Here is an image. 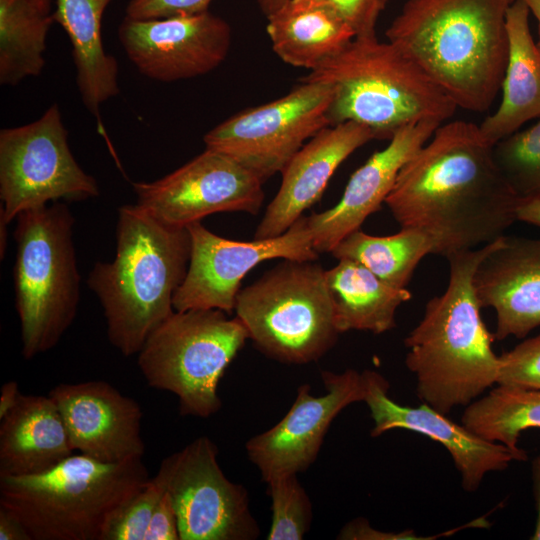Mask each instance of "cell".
I'll use <instances>...</instances> for the list:
<instances>
[{
  "label": "cell",
  "mask_w": 540,
  "mask_h": 540,
  "mask_svg": "<svg viewBox=\"0 0 540 540\" xmlns=\"http://www.w3.org/2000/svg\"><path fill=\"white\" fill-rule=\"evenodd\" d=\"M494 145L473 122H444L398 173L385 204L401 228L429 237L433 254L479 248L517 221L520 196Z\"/></svg>",
  "instance_id": "6da1fadb"
},
{
  "label": "cell",
  "mask_w": 540,
  "mask_h": 540,
  "mask_svg": "<svg viewBox=\"0 0 540 540\" xmlns=\"http://www.w3.org/2000/svg\"><path fill=\"white\" fill-rule=\"evenodd\" d=\"M515 0H407L386 30L458 108L486 112L508 60L507 12Z\"/></svg>",
  "instance_id": "7a4b0ae2"
},
{
  "label": "cell",
  "mask_w": 540,
  "mask_h": 540,
  "mask_svg": "<svg viewBox=\"0 0 540 540\" xmlns=\"http://www.w3.org/2000/svg\"><path fill=\"white\" fill-rule=\"evenodd\" d=\"M500 238L447 257L445 291L427 302L422 319L404 339L405 364L416 378L417 396L446 415L496 384L499 356L481 316L474 275Z\"/></svg>",
  "instance_id": "3957f363"
},
{
  "label": "cell",
  "mask_w": 540,
  "mask_h": 540,
  "mask_svg": "<svg viewBox=\"0 0 540 540\" xmlns=\"http://www.w3.org/2000/svg\"><path fill=\"white\" fill-rule=\"evenodd\" d=\"M190 255L187 227L163 223L137 204L119 207L115 257L97 262L87 285L103 308L108 339L122 355L138 354L174 312Z\"/></svg>",
  "instance_id": "277c9868"
},
{
  "label": "cell",
  "mask_w": 540,
  "mask_h": 540,
  "mask_svg": "<svg viewBox=\"0 0 540 540\" xmlns=\"http://www.w3.org/2000/svg\"><path fill=\"white\" fill-rule=\"evenodd\" d=\"M301 81L333 87L330 125L356 122L368 127L376 140H390L419 122L442 124L458 108L415 61L377 36L354 37Z\"/></svg>",
  "instance_id": "5b68a950"
},
{
  "label": "cell",
  "mask_w": 540,
  "mask_h": 540,
  "mask_svg": "<svg viewBox=\"0 0 540 540\" xmlns=\"http://www.w3.org/2000/svg\"><path fill=\"white\" fill-rule=\"evenodd\" d=\"M149 479L142 458L107 463L77 453L40 474L0 476V506L32 540H101L113 514Z\"/></svg>",
  "instance_id": "8992f818"
},
{
  "label": "cell",
  "mask_w": 540,
  "mask_h": 540,
  "mask_svg": "<svg viewBox=\"0 0 540 540\" xmlns=\"http://www.w3.org/2000/svg\"><path fill=\"white\" fill-rule=\"evenodd\" d=\"M13 267L15 305L23 357L55 347L73 323L80 301V274L73 242L75 219L54 202L16 217Z\"/></svg>",
  "instance_id": "52a82bcc"
},
{
  "label": "cell",
  "mask_w": 540,
  "mask_h": 540,
  "mask_svg": "<svg viewBox=\"0 0 540 540\" xmlns=\"http://www.w3.org/2000/svg\"><path fill=\"white\" fill-rule=\"evenodd\" d=\"M234 310L255 347L282 363L317 361L341 334L317 260L283 259L240 289Z\"/></svg>",
  "instance_id": "ba28073f"
},
{
  "label": "cell",
  "mask_w": 540,
  "mask_h": 540,
  "mask_svg": "<svg viewBox=\"0 0 540 540\" xmlns=\"http://www.w3.org/2000/svg\"><path fill=\"white\" fill-rule=\"evenodd\" d=\"M227 315L219 309L174 311L138 352L147 384L175 394L182 416L207 418L221 408L219 382L249 339L242 321Z\"/></svg>",
  "instance_id": "9c48e42d"
},
{
  "label": "cell",
  "mask_w": 540,
  "mask_h": 540,
  "mask_svg": "<svg viewBox=\"0 0 540 540\" xmlns=\"http://www.w3.org/2000/svg\"><path fill=\"white\" fill-rule=\"evenodd\" d=\"M96 179L74 158L60 108L37 120L0 131V219L9 224L23 211L99 196Z\"/></svg>",
  "instance_id": "30bf717a"
},
{
  "label": "cell",
  "mask_w": 540,
  "mask_h": 540,
  "mask_svg": "<svg viewBox=\"0 0 540 540\" xmlns=\"http://www.w3.org/2000/svg\"><path fill=\"white\" fill-rule=\"evenodd\" d=\"M332 98L330 84L301 81L285 96L221 122L203 141L206 148L233 158L265 182L281 173L306 141L330 125Z\"/></svg>",
  "instance_id": "8fae6325"
},
{
  "label": "cell",
  "mask_w": 540,
  "mask_h": 540,
  "mask_svg": "<svg viewBox=\"0 0 540 540\" xmlns=\"http://www.w3.org/2000/svg\"><path fill=\"white\" fill-rule=\"evenodd\" d=\"M206 436L163 459L158 473L174 505L180 540H253L259 527L244 486L231 482Z\"/></svg>",
  "instance_id": "7c38bea8"
},
{
  "label": "cell",
  "mask_w": 540,
  "mask_h": 540,
  "mask_svg": "<svg viewBox=\"0 0 540 540\" xmlns=\"http://www.w3.org/2000/svg\"><path fill=\"white\" fill-rule=\"evenodd\" d=\"M191 255L186 276L173 298L174 311L219 309L231 314L245 275L270 259L317 260L307 216L285 233L267 239L234 241L208 230L201 221L187 226Z\"/></svg>",
  "instance_id": "4fadbf2b"
},
{
  "label": "cell",
  "mask_w": 540,
  "mask_h": 540,
  "mask_svg": "<svg viewBox=\"0 0 540 540\" xmlns=\"http://www.w3.org/2000/svg\"><path fill=\"white\" fill-rule=\"evenodd\" d=\"M263 181L233 158L206 148L189 162L150 182H133L136 204L163 223L187 227L219 212L256 215Z\"/></svg>",
  "instance_id": "5bb4252c"
},
{
  "label": "cell",
  "mask_w": 540,
  "mask_h": 540,
  "mask_svg": "<svg viewBox=\"0 0 540 540\" xmlns=\"http://www.w3.org/2000/svg\"><path fill=\"white\" fill-rule=\"evenodd\" d=\"M118 38L142 75L175 82L208 74L220 66L228 56L232 33L223 18L205 11L159 19L125 16Z\"/></svg>",
  "instance_id": "9a60e30c"
},
{
  "label": "cell",
  "mask_w": 540,
  "mask_h": 540,
  "mask_svg": "<svg viewBox=\"0 0 540 540\" xmlns=\"http://www.w3.org/2000/svg\"><path fill=\"white\" fill-rule=\"evenodd\" d=\"M321 377L326 394L313 396L310 385H300L286 415L272 428L247 441L248 458L263 481L306 471L316 460L335 417L348 405L364 400L362 372L323 371Z\"/></svg>",
  "instance_id": "2e32d148"
},
{
  "label": "cell",
  "mask_w": 540,
  "mask_h": 540,
  "mask_svg": "<svg viewBox=\"0 0 540 540\" xmlns=\"http://www.w3.org/2000/svg\"><path fill=\"white\" fill-rule=\"evenodd\" d=\"M365 396L374 426L371 436L377 437L393 429L413 431L440 443L450 454L460 475L461 487L474 492L491 472L507 469L512 462L525 461V450L510 448L478 436L462 423L450 420L431 406H403L392 400L389 382L373 370L362 372Z\"/></svg>",
  "instance_id": "e0dca14e"
},
{
  "label": "cell",
  "mask_w": 540,
  "mask_h": 540,
  "mask_svg": "<svg viewBox=\"0 0 540 540\" xmlns=\"http://www.w3.org/2000/svg\"><path fill=\"white\" fill-rule=\"evenodd\" d=\"M48 396L62 416L74 451L107 463L143 457L142 409L110 383H60Z\"/></svg>",
  "instance_id": "ac0fdd59"
},
{
  "label": "cell",
  "mask_w": 540,
  "mask_h": 540,
  "mask_svg": "<svg viewBox=\"0 0 540 540\" xmlns=\"http://www.w3.org/2000/svg\"><path fill=\"white\" fill-rule=\"evenodd\" d=\"M436 122L403 127L382 150L375 152L350 177L339 202L332 208L307 216L313 248L320 254L331 250L381 208L404 164L430 139Z\"/></svg>",
  "instance_id": "d6986e66"
},
{
  "label": "cell",
  "mask_w": 540,
  "mask_h": 540,
  "mask_svg": "<svg viewBox=\"0 0 540 540\" xmlns=\"http://www.w3.org/2000/svg\"><path fill=\"white\" fill-rule=\"evenodd\" d=\"M373 139L368 127L352 121L329 125L309 139L282 170L279 191L267 206L254 239L285 233L321 198L337 168Z\"/></svg>",
  "instance_id": "ffe728a7"
},
{
  "label": "cell",
  "mask_w": 540,
  "mask_h": 540,
  "mask_svg": "<svg viewBox=\"0 0 540 540\" xmlns=\"http://www.w3.org/2000/svg\"><path fill=\"white\" fill-rule=\"evenodd\" d=\"M482 308L496 313L494 339L523 338L540 326V238L502 236L474 275Z\"/></svg>",
  "instance_id": "44dd1931"
},
{
  "label": "cell",
  "mask_w": 540,
  "mask_h": 540,
  "mask_svg": "<svg viewBox=\"0 0 540 540\" xmlns=\"http://www.w3.org/2000/svg\"><path fill=\"white\" fill-rule=\"evenodd\" d=\"M74 454L62 416L49 396L20 393L0 419V476L46 472Z\"/></svg>",
  "instance_id": "7402d4cb"
},
{
  "label": "cell",
  "mask_w": 540,
  "mask_h": 540,
  "mask_svg": "<svg viewBox=\"0 0 540 540\" xmlns=\"http://www.w3.org/2000/svg\"><path fill=\"white\" fill-rule=\"evenodd\" d=\"M530 10L515 0L507 12L508 60L497 110L479 125L493 144L540 117V50L529 24Z\"/></svg>",
  "instance_id": "603a6c76"
},
{
  "label": "cell",
  "mask_w": 540,
  "mask_h": 540,
  "mask_svg": "<svg viewBox=\"0 0 540 540\" xmlns=\"http://www.w3.org/2000/svg\"><path fill=\"white\" fill-rule=\"evenodd\" d=\"M267 19L266 31L275 54L283 62L310 72L355 37L325 0H288Z\"/></svg>",
  "instance_id": "cb8c5ba5"
},
{
  "label": "cell",
  "mask_w": 540,
  "mask_h": 540,
  "mask_svg": "<svg viewBox=\"0 0 540 540\" xmlns=\"http://www.w3.org/2000/svg\"><path fill=\"white\" fill-rule=\"evenodd\" d=\"M112 0H56L52 15L71 45L76 84L86 109L95 117L100 107L117 96L119 67L106 53L102 41V17Z\"/></svg>",
  "instance_id": "d4e9b609"
},
{
  "label": "cell",
  "mask_w": 540,
  "mask_h": 540,
  "mask_svg": "<svg viewBox=\"0 0 540 540\" xmlns=\"http://www.w3.org/2000/svg\"><path fill=\"white\" fill-rule=\"evenodd\" d=\"M336 325L349 330L382 334L396 326L397 309L412 297L407 288L393 287L358 262L340 259L325 270Z\"/></svg>",
  "instance_id": "484cf974"
},
{
  "label": "cell",
  "mask_w": 540,
  "mask_h": 540,
  "mask_svg": "<svg viewBox=\"0 0 540 540\" xmlns=\"http://www.w3.org/2000/svg\"><path fill=\"white\" fill-rule=\"evenodd\" d=\"M53 22L52 15L42 13L31 0H0L1 85L14 86L40 75Z\"/></svg>",
  "instance_id": "4316f807"
},
{
  "label": "cell",
  "mask_w": 540,
  "mask_h": 540,
  "mask_svg": "<svg viewBox=\"0 0 540 540\" xmlns=\"http://www.w3.org/2000/svg\"><path fill=\"white\" fill-rule=\"evenodd\" d=\"M337 260L360 263L385 283L407 288L416 267L427 255L433 254V244L424 233L401 228L393 235L374 236L355 230L332 250Z\"/></svg>",
  "instance_id": "83f0119b"
},
{
  "label": "cell",
  "mask_w": 540,
  "mask_h": 540,
  "mask_svg": "<svg viewBox=\"0 0 540 540\" xmlns=\"http://www.w3.org/2000/svg\"><path fill=\"white\" fill-rule=\"evenodd\" d=\"M461 423L485 440L518 448L524 430L540 428V391L497 385L465 407Z\"/></svg>",
  "instance_id": "f1b7e54d"
},
{
  "label": "cell",
  "mask_w": 540,
  "mask_h": 540,
  "mask_svg": "<svg viewBox=\"0 0 540 540\" xmlns=\"http://www.w3.org/2000/svg\"><path fill=\"white\" fill-rule=\"evenodd\" d=\"M494 157L505 179L520 197L540 194V117L494 145Z\"/></svg>",
  "instance_id": "f546056e"
},
{
  "label": "cell",
  "mask_w": 540,
  "mask_h": 540,
  "mask_svg": "<svg viewBox=\"0 0 540 540\" xmlns=\"http://www.w3.org/2000/svg\"><path fill=\"white\" fill-rule=\"evenodd\" d=\"M272 502L268 540H300L310 529L312 504L297 474L274 477L266 482Z\"/></svg>",
  "instance_id": "4dcf8cb0"
},
{
  "label": "cell",
  "mask_w": 540,
  "mask_h": 540,
  "mask_svg": "<svg viewBox=\"0 0 540 540\" xmlns=\"http://www.w3.org/2000/svg\"><path fill=\"white\" fill-rule=\"evenodd\" d=\"M165 491V481L157 472L113 514L101 540H144L154 509Z\"/></svg>",
  "instance_id": "1f68e13d"
},
{
  "label": "cell",
  "mask_w": 540,
  "mask_h": 540,
  "mask_svg": "<svg viewBox=\"0 0 540 540\" xmlns=\"http://www.w3.org/2000/svg\"><path fill=\"white\" fill-rule=\"evenodd\" d=\"M496 385L540 391V335L499 356Z\"/></svg>",
  "instance_id": "d6a6232c"
},
{
  "label": "cell",
  "mask_w": 540,
  "mask_h": 540,
  "mask_svg": "<svg viewBox=\"0 0 540 540\" xmlns=\"http://www.w3.org/2000/svg\"><path fill=\"white\" fill-rule=\"evenodd\" d=\"M346 21L355 37L376 36V25L389 0H325Z\"/></svg>",
  "instance_id": "836d02e7"
},
{
  "label": "cell",
  "mask_w": 540,
  "mask_h": 540,
  "mask_svg": "<svg viewBox=\"0 0 540 540\" xmlns=\"http://www.w3.org/2000/svg\"><path fill=\"white\" fill-rule=\"evenodd\" d=\"M212 0H130L126 17L159 19L177 15H191L208 11Z\"/></svg>",
  "instance_id": "e575fe53"
},
{
  "label": "cell",
  "mask_w": 540,
  "mask_h": 540,
  "mask_svg": "<svg viewBox=\"0 0 540 540\" xmlns=\"http://www.w3.org/2000/svg\"><path fill=\"white\" fill-rule=\"evenodd\" d=\"M144 540H180L177 514L167 490L154 509Z\"/></svg>",
  "instance_id": "d590c367"
},
{
  "label": "cell",
  "mask_w": 540,
  "mask_h": 540,
  "mask_svg": "<svg viewBox=\"0 0 540 540\" xmlns=\"http://www.w3.org/2000/svg\"><path fill=\"white\" fill-rule=\"evenodd\" d=\"M337 539L341 540H398L423 539L417 537L413 530L399 533L383 532L370 526L367 519L357 518L346 523L340 530Z\"/></svg>",
  "instance_id": "8d00e7d4"
},
{
  "label": "cell",
  "mask_w": 540,
  "mask_h": 540,
  "mask_svg": "<svg viewBox=\"0 0 540 540\" xmlns=\"http://www.w3.org/2000/svg\"><path fill=\"white\" fill-rule=\"evenodd\" d=\"M0 540H32L23 523L2 506H0Z\"/></svg>",
  "instance_id": "74e56055"
},
{
  "label": "cell",
  "mask_w": 540,
  "mask_h": 540,
  "mask_svg": "<svg viewBox=\"0 0 540 540\" xmlns=\"http://www.w3.org/2000/svg\"><path fill=\"white\" fill-rule=\"evenodd\" d=\"M517 220L540 228V194L520 197Z\"/></svg>",
  "instance_id": "f35d334b"
},
{
  "label": "cell",
  "mask_w": 540,
  "mask_h": 540,
  "mask_svg": "<svg viewBox=\"0 0 540 540\" xmlns=\"http://www.w3.org/2000/svg\"><path fill=\"white\" fill-rule=\"evenodd\" d=\"M532 491L536 508V523L532 540H540V453L531 464Z\"/></svg>",
  "instance_id": "ab89813d"
},
{
  "label": "cell",
  "mask_w": 540,
  "mask_h": 540,
  "mask_svg": "<svg viewBox=\"0 0 540 540\" xmlns=\"http://www.w3.org/2000/svg\"><path fill=\"white\" fill-rule=\"evenodd\" d=\"M0 392V419H2L16 405L21 392L16 381L4 383Z\"/></svg>",
  "instance_id": "60d3db41"
},
{
  "label": "cell",
  "mask_w": 540,
  "mask_h": 540,
  "mask_svg": "<svg viewBox=\"0 0 540 540\" xmlns=\"http://www.w3.org/2000/svg\"><path fill=\"white\" fill-rule=\"evenodd\" d=\"M288 0H258L261 11L266 15H270L282 7Z\"/></svg>",
  "instance_id": "b9f144b4"
},
{
  "label": "cell",
  "mask_w": 540,
  "mask_h": 540,
  "mask_svg": "<svg viewBox=\"0 0 540 540\" xmlns=\"http://www.w3.org/2000/svg\"><path fill=\"white\" fill-rule=\"evenodd\" d=\"M523 1L528 6L530 13L537 20L538 39L536 41V44L540 50V0H523Z\"/></svg>",
  "instance_id": "7bdbcfd3"
},
{
  "label": "cell",
  "mask_w": 540,
  "mask_h": 540,
  "mask_svg": "<svg viewBox=\"0 0 540 540\" xmlns=\"http://www.w3.org/2000/svg\"><path fill=\"white\" fill-rule=\"evenodd\" d=\"M7 223L0 219V256L1 259L5 256L7 248Z\"/></svg>",
  "instance_id": "ee69618b"
},
{
  "label": "cell",
  "mask_w": 540,
  "mask_h": 540,
  "mask_svg": "<svg viewBox=\"0 0 540 540\" xmlns=\"http://www.w3.org/2000/svg\"><path fill=\"white\" fill-rule=\"evenodd\" d=\"M32 3L44 14H50L51 0H31Z\"/></svg>",
  "instance_id": "f6af8a7d"
}]
</instances>
